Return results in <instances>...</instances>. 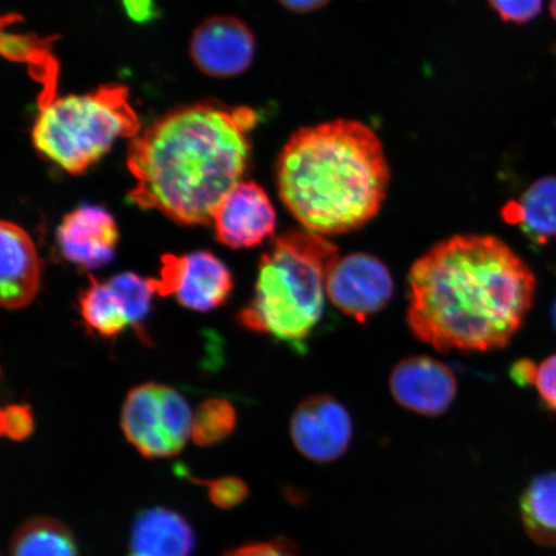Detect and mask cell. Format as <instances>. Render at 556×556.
Listing matches in <instances>:
<instances>
[{
  "instance_id": "obj_2",
  "label": "cell",
  "mask_w": 556,
  "mask_h": 556,
  "mask_svg": "<svg viewBox=\"0 0 556 556\" xmlns=\"http://www.w3.org/2000/svg\"><path fill=\"white\" fill-rule=\"evenodd\" d=\"M258 115L217 101L180 106L131 139L130 203L182 226L211 224L222 199L248 169Z\"/></svg>"
},
{
  "instance_id": "obj_11",
  "label": "cell",
  "mask_w": 556,
  "mask_h": 556,
  "mask_svg": "<svg viewBox=\"0 0 556 556\" xmlns=\"http://www.w3.org/2000/svg\"><path fill=\"white\" fill-rule=\"evenodd\" d=\"M190 54L201 73L213 78H231L252 65L254 34L238 17H208L194 29Z\"/></svg>"
},
{
  "instance_id": "obj_16",
  "label": "cell",
  "mask_w": 556,
  "mask_h": 556,
  "mask_svg": "<svg viewBox=\"0 0 556 556\" xmlns=\"http://www.w3.org/2000/svg\"><path fill=\"white\" fill-rule=\"evenodd\" d=\"M503 217L540 245L556 238V176L533 182L518 200L504 207Z\"/></svg>"
},
{
  "instance_id": "obj_22",
  "label": "cell",
  "mask_w": 556,
  "mask_h": 556,
  "mask_svg": "<svg viewBox=\"0 0 556 556\" xmlns=\"http://www.w3.org/2000/svg\"><path fill=\"white\" fill-rule=\"evenodd\" d=\"M31 407L23 403H11L0 412V433L13 442L25 441L34 432Z\"/></svg>"
},
{
  "instance_id": "obj_23",
  "label": "cell",
  "mask_w": 556,
  "mask_h": 556,
  "mask_svg": "<svg viewBox=\"0 0 556 556\" xmlns=\"http://www.w3.org/2000/svg\"><path fill=\"white\" fill-rule=\"evenodd\" d=\"M200 483L206 485L208 498L220 509H232V507L240 505L249 493L247 483L236 477H224Z\"/></svg>"
},
{
  "instance_id": "obj_19",
  "label": "cell",
  "mask_w": 556,
  "mask_h": 556,
  "mask_svg": "<svg viewBox=\"0 0 556 556\" xmlns=\"http://www.w3.org/2000/svg\"><path fill=\"white\" fill-rule=\"evenodd\" d=\"M79 309L87 328L102 338H116L130 325L114 289L92 276L80 293Z\"/></svg>"
},
{
  "instance_id": "obj_27",
  "label": "cell",
  "mask_w": 556,
  "mask_h": 556,
  "mask_svg": "<svg viewBox=\"0 0 556 556\" xmlns=\"http://www.w3.org/2000/svg\"><path fill=\"white\" fill-rule=\"evenodd\" d=\"M125 13L135 23L144 24L159 16L156 0H123Z\"/></svg>"
},
{
  "instance_id": "obj_9",
  "label": "cell",
  "mask_w": 556,
  "mask_h": 556,
  "mask_svg": "<svg viewBox=\"0 0 556 556\" xmlns=\"http://www.w3.org/2000/svg\"><path fill=\"white\" fill-rule=\"evenodd\" d=\"M290 435L296 450L308 460L332 463L351 446L352 417L342 403L331 395H312L291 416Z\"/></svg>"
},
{
  "instance_id": "obj_18",
  "label": "cell",
  "mask_w": 556,
  "mask_h": 556,
  "mask_svg": "<svg viewBox=\"0 0 556 556\" xmlns=\"http://www.w3.org/2000/svg\"><path fill=\"white\" fill-rule=\"evenodd\" d=\"M11 556H79L72 531L53 518L27 520L13 534Z\"/></svg>"
},
{
  "instance_id": "obj_29",
  "label": "cell",
  "mask_w": 556,
  "mask_h": 556,
  "mask_svg": "<svg viewBox=\"0 0 556 556\" xmlns=\"http://www.w3.org/2000/svg\"><path fill=\"white\" fill-rule=\"evenodd\" d=\"M536 368L538 366L531 363V361H518V363L513 366L511 377L519 386L533 384Z\"/></svg>"
},
{
  "instance_id": "obj_1",
  "label": "cell",
  "mask_w": 556,
  "mask_h": 556,
  "mask_svg": "<svg viewBox=\"0 0 556 556\" xmlns=\"http://www.w3.org/2000/svg\"><path fill=\"white\" fill-rule=\"evenodd\" d=\"M536 293L528 264L492 235H456L417 260L407 278V325L438 352L500 350Z\"/></svg>"
},
{
  "instance_id": "obj_30",
  "label": "cell",
  "mask_w": 556,
  "mask_h": 556,
  "mask_svg": "<svg viewBox=\"0 0 556 556\" xmlns=\"http://www.w3.org/2000/svg\"><path fill=\"white\" fill-rule=\"evenodd\" d=\"M551 11L553 17L556 20V0H551Z\"/></svg>"
},
{
  "instance_id": "obj_26",
  "label": "cell",
  "mask_w": 556,
  "mask_h": 556,
  "mask_svg": "<svg viewBox=\"0 0 556 556\" xmlns=\"http://www.w3.org/2000/svg\"><path fill=\"white\" fill-rule=\"evenodd\" d=\"M225 556H299V554L288 541L275 540L232 548Z\"/></svg>"
},
{
  "instance_id": "obj_8",
  "label": "cell",
  "mask_w": 556,
  "mask_h": 556,
  "mask_svg": "<svg viewBox=\"0 0 556 556\" xmlns=\"http://www.w3.org/2000/svg\"><path fill=\"white\" fill-rule=\"evenodd\" d=\"M394 280L378 256L352 253L339 256L326 282L329 301L345 316L365 323L392 301Z\"/></svg>"
},
{
  "instance_id": "obj_5",
  "label": "cell",
  "mask_w": 556,
  "mask_h": 556,
  "mask_svg": "<svg viewBox=\"0 0 556 556\" xmlns=\"http://www.w3.org/2000/svg\"><path fill=\"white\" fill-rule=\"evenodd\" d=\"M141 134L127 87L111 83L94 92L54 97L40 106L34 148L70 174L86 172L122 138Z\"/></svg>"
},
{
  "instance_id": "obj_13",
  "label": "cell",
  "mask_w": 556,
  "mask_h": 556,
  "mask_svg": "<svg viewBox=\"0 0 556 556\" xmlns=\"http://www.w3.org/2000/svg\"><path fill=\"white\" fill-rule=\"evenodd\" d=\"M55 239L67 262L81 269H99L113 262L119 228L106 208L83 205L65 215Z\"/></svg>"
},
{
  "instance_id": "obj_24",
  "label": "cell",
  "mask_w": 556,
  "mask_h": 556,
  "mask_svg": "<svg viewBox=\"0 0 556 556\" xmlns=\"http://www.w3.org/2000/svg\"><path fill=\"white\" fill-rule=\"evenodd\" d=\"M506 23L523 25L540 15L542 0H489Z\"/></svg>"
},
{
  "instance_id": "obj_20",
  "label": "cell",
  "mask_w": 556,
  "mask_h": 556,
  "mask_svg": "<svg viewBox=\"0 0 556 556\" xmlns=\"http://www.w3.org/2000/svg\"><path fill=\"white\" fill-rule=\"evenodd\" d=\"M238 414L231 402L208 399L201 403L193 415L191 438L198 446H213L233 433Z\"/></svg>"
},
{
  "instance_id": "obj_10",
  "label": "cell",
  "mask_w": 556,
  "mask_h": 556,
  "mask_svg": "<svg viewBox=\"0 0 556 556\" xmlns=\"http://www.w3.org/2000/svg\"><path fill=\"white\" fill-rule=\"evenodd\" d=\"M212 222L218 242L239 250L258 247L274 236L277 217L267 192L253 180H241L222 199Z\"/></svg>"
},
{
  "instance_id": "obj_31",
  "label": "cell",
  "mask_w": 556,
  "mask_h": 556,
  "mask_svg": "<svg viewBox=\"0 0 556 556\" xmlns=\"http://www.w3.org/2000/svg\"><path fill=\"white\" fill-rule=\"evenodd\" d=\"M552 318H553L554 328L556 330V301H555V303L553 305Z\"/></svg>"
},
{
  "instance_id": "obj_3",
  "label": "cell",
  "mask_w": 556,
  "mask_h": 556,
  "mask_svg": "<svg viewBox=\"0 0 556 556\" xmlns=\"http://www.w3.org/2000/svg\"><path fill=\"white\" fill-rule=\"evenodd\" d=\"M276 178L290 214L326 238L356 231L377 217L391 170L370 127L338 119L295 131L278 156Z\"/></svg>"
},
{
  "instance_id": "obj_12",
  "label": "cell",
  "mask_w": 556,
  "mask_h": 556,
  "mask_svg": "<svg viewBox=\"0 0 556 556\" xmlns=\"http://www.w3.org/2000/svg\"><path fill=\"white\" fill-rule=\"evenodd\" d=\"M389 387L399 405L429 417L447 413L457 394L454 371L429 356L402 359L393 368Z\"/></svg>"
},
{
  "instance_id": "obj_15",
  "label": "cell",
  "mask_w": 556,
  "mask_h": 556,
  "mask_svg": "<svg viewBox=\"0 0 556 556\" xmlns=\"http://www.w3.org/2000/svg\"><path fill=\"white\" fill-rule=\"evenodd\" d=\"M194 544L189 521L164 507L139 513L131 527V556H191Z\"/></svg>"
},
{
  "instance_id": "obj_6",
  "label": "cell",
  "mask_w": 556,
  "mask_h": 556,
  "mask_svg": "<svg viewBox=\"0 0 556 556\" xmlns=\"http://www.w3.org/2000/svg\"><path fill=\"white\" fill-rule=\"evenodd\" d=\"M193 415L176 389L146 382L125 399L121 426L125 438L148 458L179 454L192 434Z\"/></svg>"
},
{
  "instance_id": "obj_17",
  "label": "cell",
  "mask_w": 556,
  "mask_h": 556,
  "mask_svg": "<svg viewBox=\"0 0 556 556\" xmlns=\"http://www.w3.org/2000/svg\"><path fill=\"white\" fill-rule=\"evenodd\" d=\"M521 520L539 545L556 547V472H547L528 484L520 502Z\"/></svg>"
},
{
  "instance_id": "obj_28",
  "label": "cell",
  "mask_w": 556,
  "mask_h": 556,
  "mask_svg": "<svg viewBox=\"0 0 556 556\" xmlns=\"http://www.w3.org/2000/svg\"><path fill=\"white\" fill-rule=\"evenodd\" d=\"M331 0H278L283 9L295 13H311L323 10Z\"/></svg>"
},
{
  "instance_id": "obj_14",
  "label": "cell",
  "mask_w": 556,
  "mask_h": 556,
  "mask_svg": "<svg viewBox=\"0 0 556 556\" xmlns=\"http://www.w3.org/2000/svg\"><path fill=\"white\" fill-rule=\"evenodd\" d=\"M0 298L7 309L17 311L38 295L41 266L30 235L13 222L0 225Z\"/></svg>"
},
{
  "instance_id": "obj_25",
  "label": "cell",
  "mask_w": 556,
  "mask_h": 556,
  "mask_svg": "<svg viewBox=\"0 0 556 556\" xmlns=\"http://www.w3.org/2000/svg\"><path fill=\"white\" fill-rule=\"evenodd\" d=\"M533 386L546 407L556 413V354L538 366Z\"/></svg>"
},
{
  "instance_id": "obj_4",
  "label": "cell",
  "mask_w": 556,
  "mask_h": 556,
  "mask_svg": "<svg viewBox=\"0 0 556 556\" xmlns=\"http://www.w3.org/2000/svg\"><path fill=\"white\" fill-rule=\"evenodd\" d=\"M339 249L325 236L291 229L262 255L254 295L239 313L249 331L301 348L321 324L326 282Z\"/></svg>"
},
{
  "instance_id": "obj_7",
  "label": "cell",
  "mask_w": 556,
  "mask_h": 556,
  "mask_svg": "<svg viewBox=\"0 0 556 556\" xmlns=\"http://www.w3.org/2000/svg\"><path fill=\"white\" fill-rule=\"evenodd\" d=\"M152 280L157 295L174 296L182 307L197 312L219 308L233 290L231 270L205 250L164 255L159 278Z\"/></svg>"
},
{
  "instance_id": "obj_21",
  "label": "cell",
  "mask_w": 556,
  "mask_h": 556,
  "mask_svg": "<svg viewBox=\"0 0 556 556\" xmlns=\"http://www.w3.org/2000/svg\"><path fill=\"white\" fill-rule=\"evenodd\" d=\"M108 282L119 296L130 326L141 331L151 311L152 299L157 294L154 280L134 273H123L111 277Z\"/></svg>"
}]
</instances>
